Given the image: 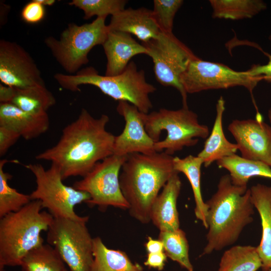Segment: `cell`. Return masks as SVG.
<instances>
[{
	"mask_svg": "<svg viewBox=\"0 0 271 271\" xmlns=\"http://www.w3.org/2000/svg\"><path fill=\"white\" fill-rule=\"evenodd\" d=\"M54 77L61 87L71 91H80L81 85H91L115 100L134 105L142 112L148 113L153 108L149 95L156 88L146 81L144 71L138 70L132 61L115 76L101 75L94 67H87L75 74L56 73Z\"/></svg>",
	"mask_w": 271,
	"mask_h": 271,
	"instance_id": "obj_5",
	"label": "cell"
},
{
	"mask_svg": "<svg viewBox=\"0 0 271 271\" xmlns=\"http://www.w3.org/2000/svg\"><path fill=\"white\" fill-rule=\"evenodd\" d=\"M39 3L41 4L44 6H51L55 3V0H37Z\"/></svg>",
	"mask_w": 271,
	"mask_h": 271,
	"instance_id": "obj_39",
	"label": "cell"
},
{
	"mask_svg": "<svg viewBox=\"0 0 271 271\" xmlns=\"http://www.w3.org/2000/svg\"><path fill=\"white\" fill-rule=\"evenodd\" d=\"M144 119L148 134L155 142L156 152L172 156L185 147L196 145L198 138L205 139L209 136L208 127L200 124L197 114L188 107L144 113Z\"/></svg>",
	"mask_w": 271,
	"mask_h": 271,
	"instance_id": "obj_6",
	"label": "cell"
},
{
	"mask_svg": "<svg viewBox=\"0 0 271 271\" xmlns=\"http://www.w3.org/2000/svg\"><path fill=\"white\" fill-rule=\"evenodd\" d=\"M15 92V88L0 84V102L10 103Z\"/></svg>",
	"mask_w": 271,
	"mask_h": 271,
	"instance_id": "obj_38",
	"label": "cell"
},
{
	"mask_svg": "<svg viewBox=\"0 0 271 271\" xmlns=\"http://www.w3.org/2000/svg\"><path fill=\"white\" fill-rule=\"evenodd\" d=\"M45 15V6L37 0H33L27 4L21 12L22 19L29 24H36L41 22L44 19Z\"/></svg>",
	"mask_w": 271,
	"mask_h": 271,
	"instance_id": "obj_33",
	"label": "cell"
},
{
	"mask_svg": "<svg viewBox=\"0 0 271 271\" xmlns=\"http://www.w3.org/2000/svg\"><path fill=\"white\" fill-rule=\"evenodd\" d=\"M179 173L170 178L154 200L150 210V220L160 231L180 228L177 202L181 189Z\"/></svg>",
	"mask_w": 271,
	"mask_h": 271,
	"instance_id": "obj_17",
	"label": "cell"
},
{
	"mask_svg": "<svg viewBox=\"0 0 271 271\" xmlns=\"http://www.w3.org/2000/svg\"><path fill=\"white\" fill-rule=\"evenodd\" d=\"M127 3L126 0H73L69 5L82 10L84 19L88 20L94 16H112L125 9Z\"/></svg>",
	"mask_w": 271,
	"mask_h": 271,
	"instance_id": "obj_31",
	"label": "cell"
},
{
	"mask_svg": "<svg viewBox=\"0 0 271 271\" xmlns=\"http://www.w3.org/2000/svg\"><path fill=\"white\" fill-rule=\"evenodd\" d=\"M22 271H64L66 268L56 249L42 244L30 250L22 259Z\"/></svg>",
	"mask_w": 271,
	"mask_h": 271,
	"instance_id": "obj_28",
	"label": "cell"
},
{
	"mask_svg": "<svg viewBox=\"0 0 271 271\" xmlns=\"http://www.w3.org/2000/svg\"><path fill=\"white\" fill-rule=\"evenodd\" d=\"M49 124L47 113L33 114L11 103H0V125L16 131L26 140L35 139L46 132Z\"/></svg>",
	"mask_w": 271,
	"mask_h": 271,
	"instance_id": "obj_19",
	"label": "cell"
},
{
	"mask_svg": "<svg viewBox=\"0 0 271 271\" xmlns=\"http://www.w3.org/2000/svg\"><path fill=\"white\" fill-rule=\"evenodd\" d=\"M106 18L97 17L91 23L80 26L70 24L59 40L52 36L45 39L46 46L67 73H77L88 63V55L91 49L102 45L109 32Z\"/></svg>",
	"mask_w": 271,
	"mask_h": 271,
	"instance_id": "obj_7",
	"label": "cell"
},
{
	"mask_svg": "<svg viewBox=\"0 0 271 271\" xmlns=\"http://www.w3.org/2000/svg\"><path fill=\"white\" fill-rule=\"evenodd\" d=\"M251 198L261 219L262 237L257 250L263 271L271 268V186L257 184L250 188Z\"/></svg>",
	"mask_w": 271,
	"mask_h": 271,
	"instance_id": "obj_20",
	"label": "cell"
},
{
	"mask_svg": "<svg viewBox=\"0 0 271 271\" xmlns=\"http://www.w3.org/2000/svg\"><path fill=\"white\" fill-rule=\"evenodd\" d=\"M268 271H271V268L269 269Z\"/></svg>",
	"mask_w": 271,
	"mask_h": 271,
	"instance_id": "obj_42",
	"label": "cell"
},
{
	"mask_svg": "<svg viewBox=\"0 0 271 271\" xmlns=\"http://www.w3.org/2000/svg\"><path fill=\"white\" fill-rule=\"evenodd\" d=\"M116 110L123 117L125 126L122 132L115 136L113 155L126 156L133 153L151 154L156 152L155 142L145 128L144 113L124 101H118Z\"/></svg>",
	"mask_w": 271,
	"mask_h": 271,
	"instance_id": "obj_15",
	"label": "cell"
},
{
	"mask_svg": "<svg viewBox=\"0 0 271 271\" xmlns=\"http://www.w3.org/2000/svg\"><path fill=\"white\" fill-rule=\"evenodd\" d=\"M213 18L237 20L250 19L266 9L261 0H210Z\"/></svg>",
	"mask_w": 271,
	"mask_h": 271,
	"instance_id": "obj_26",
	"label": "cell"
},
{
	"mask_svg": "<svg viewBox=\"0 0 271 271\" xmlns=\"http://www.w3.org/2000/svg\"><path fill=\"white\" fill-rule=\"evenodd\" d=\"M174 157L165 152L128 155L119 174L122 194L131 217L143 224L150 220L152 205L170 178L176 172Z\"/></svg>",
	"mask_w": 271,
	"mask_h": 271,
	"instance_id": "obj_3",
	"label": "cell"
},
{
	"mask_svg": "<svg viewBox=\"0 0 271 271\" xmlns=\"http://www.w3.org/2000/svg\"><path fill=\"white\" fill-rule=\"evenodd\" d=\"M168 257L178 262L187 271H193L189 255V244L185 232L181 229L160 231L159 239Z\"/></svg>",
	"mask_w": 271,
	"mask_h": 271,
	"instance_id": "obj_29",
	"label": "cell"
},
{
	"mask_svg": "<svg viewBox=\"0 0 271 271\" xmlns=\"http://www.w3.org/2000/svg\"><path fill=\"white\" fill-rule=\"evenodd\" d=\"M142 44L153 60L156 80L164 86L177 89L182 96L183 106L188 107L187 93L180 77L189 63L199 57L173 33L161 32L155 39Z\"/></svg>",
	"mask_w": 271,
	"mask_h": 271,
	"instance_id": "obj_9",
	"label": "cell"
},
{
	"mask_svg": "<svg viewBox=\"0 0 271 271\" xmlns=\"http://www.w3.org/2000/svg\"><path fill=\"white\" fill-rule=\"evenodd\" d=\"M205 203L208 231L202 255L234 243L243 229L253 221L254 208L250 189L234 185L229 174L221 177L216 192Z\"/></svg>",
	"mask_w": 271,
	"mask_h": 271,
	"instance_id": "obj_2",
	"label": "cell"
},
{
	"mask_svg": "<svg viewBox=\"0 0 271 271\" xmlns=\"http://www.w3.org/2000/svg\"><path fill=\"white\" fill-rule=\"evenodd\" d=\"M107 63L105 75L115 76L122 73L134 56L147 54L146 48L131 35L109 31L102 44Z\"/></svg>",
	"mask_w": 271,
	"mask_h": 271,
	"instance_id": "obj_16",
	"label": "cell"
},
{
	"mask_svg": "<svg viewBox=\"0 0 271 271\" xmlns=\"http://www.w3.org/2000/svg\"><path fill=\"white\" fill-rule=\"evenodd\" d=\"M262 80L261 76H252L249 69L237 71L223 64L199 58L189 63L180 77V82L187 93L242 86L252 95L253 89Z\"/></svg>",
	"mask_w": 271,
	"mask_h": 271,
	"instance_id": "obj_12",
	"label": "cell"
},
{
	"mask_svg": "<svg viewBox=\"0 0 271 271\" xmlns=\"http://www.w3.org/2000/svg\"><path fill=\"white\" fill-rule=\"evenodd\" d=\"M152 16L163 33H172L175 16L183 4L182 0H154Z\"/></svg>",
	"mask_w": 271,
	"mask_h": 271,
	"instance_id": "obj_32",
	"label": "cell"
},
{
	"mask_svg": "<svg viewBox=\"0 0 271 271\" xmlns=\"http://www.w3.org/2000/svg\"><path fill=\"white\" fill-rule=\"evenodd\" d=\"M9 162L6 159L0 161V218L20 210L32 200L30 195L18 192L11 187L8 181L12 175L4 170V165Z\"/></svg>",
	"mask_w": 271,
	"mask_h": 271,
	"instance_id": "obj_30",
	"label": "cell"
},
{
	"mask_svg": "<svg viewBox=\"0 0 271 271\" xmlns=\"http://www.w3.org/2000/svg\"><path fill=\"white\" fill-rule=\"evenodd\" d=\"M64 271H70V270H68L67 269H66Z\"/></svg>",
	"mask_w": 271,
	"mask_h": 271,
	"instance_id": "obj_41",
	"label": "cell"
},
{
	"mask_svg": "<svg viewBox=\"0 0 271 271\" xmlns=\"http://www.w3.org/2000/svg\"><path fill=\"white\" fill-rule=\"evenodd\" d=\"M93 256L91 271H143L124 252L108 248L99 237L93 238Z\"/></svg>",
	"mask_w": 271,
	"mask_h": 271,
	"instance_id": "obj_24",
	"label": "cell"
},
{
	"mask_svg": "<svg viewBox=\"0 0 271 271\" xmlns=\"http://www.w3.org/2000/svg\"><path fill=\"white\" fill-rule=\"evenodd\" d=\"M269 40L271 41V35L269 36ZM269 60L263 65H254L249 69L253 76L263 77V80L267 82L271 83V55H268Z\"/></svg>",
	"mask_w": 271,
	"mask_h": 271,
	"instance_id": "obj_35",
	"label": "cell"
},
{
	"mask_svg": "<svg viewBox=\"0 0 271 271\" xmlns=\"http://www.w3.org/2000/svg\"><path fill=\"white\" fill-rule=\"evenodd\" d=\"M173 164L175 170L183 173L189 180L195 200V216L207 229V207L203 199L201 187V168L203 164V160L198 156L190 155L184 158L174 157Z\"/></svg>",
	"mask_w": 271,
	"mask_h": 271,
	"instance_id": "obj_22",
	"label": "cell"
},
{
	"mask_svg": "<svg viewBox=\"0 0 271 271\" xmlns=\"http://www.w3.org/2000/svg\"><path fill=\"white\" fill-rule=\"evenodd\" d=\"M42 209L40 200H32L1 218L0 271L6 266H20L30 250L43 244L41 233L48 230L54 217Z\"/></svg>",
	"mask_w": 271,
	"mask_h": 271,
	"instance_id": "obj_4",
	"label": "cell"
},
{
	"mask_svg": "<svg viewBox=\"0 0 271 271\" xmlns=\"http://www.w3.org/2000/svg\"><path fill=\"white\" fill-rule=\"evenodd\" d=\"M88 221L54 218L48 229V244L56 249L70 271H91L93 238L86 226Z\"/></svg>",
	"mask_w": 271,
	"mask_h": 271,
	"instance_id": "obj_10",
	"label": "cell"
},
{
	"mask_svg": "<svg viewBox=\"0 0 271 271\" xmlns=\"http://www.w3.org/2000/svg\"><path fill=\"white\" fill-rule=\"evenodd\" d=\"M225 104L224 98L220 96L216 105V114L212 129L205 142L203 150L197 155L202 159L205 167H209L215 161L235 154L238 150L237 144L228 141L223 130Z\"/></svg>",
	"mask_w": 271,
	"mask_h": 271,
	"instance_id": "obj_21",
	"label": "cell"
},
{
	"mask_svg": "<svg viewBox=\"0 0 271 271\" xmlns=\"http://www.w3.org/2000/svg\"><path fill=\"white\" fill-rule=\"evenodd\" d=\"M126 156L112 155L97 163L83 179L73 187L88 193L90 206H97L102 211L108 206L128 209L119 183V172Z\"/></svg>",
	"mask_w": 271,
	"mask_h": 271,
	"instance_id": "obj_11",
	"label": "cell"
},
{
	"mask_svg": "<svg viewBox=\"0 0 271 271\" xmlns=\"http://www.w3.org/2000/svg\"><path fill=\"white\" fill-rule=\"evenodd\" d=\"M109 120L106 114L95 118L83 108L77 118L63 129L57 143L36 159L57 166L63 180L85 177L97 163L113 154L115 136L106 129Z\"/></svg>",
	"mask_w": 271,
	"mask_h": 271,
	"instance_id": "obj_1",
	"label": "cell"
},
{
	"mask_svg": "<svg viewBox=\"0 0 271 271\" xmlns=\"http://www.w3.org/2000/svg\"><path fill=\"white\" fill-rule=\"evenodd\" d=\"M25 167L36 178V188L29 195L31 200H40L43 208H47L54 218L76 221L89 219L88 216L78 215L74 208L82 202L86 203L90 199L89 194L65 185L57 166L52 164L47 170L39 164H29Z\"/></svg>",
	"mask_w": 271,
	"mask_h": 271,
	"instance_id": "obj_8",
	"label": "cell"
},
{
	"mask_svg": "<svg viewBox=\"0 0 271 271\" xmlns=\"http://www.w3.org/2000/svg\"><path fill=\"white\" fill-rule=\"evenodd\" d=\"M261 266L256 247L235 245L223 253L218 271H257Z\"/></svg>",
	"mask_w": 271,
	"mask_h": 271,
	"instance_id": "obj_27",
	"label": "cell"
},
{
	"mask_svg": "<svg viewBox=\"0 0 271 271\" xmlns=\"http://www.w3.org/2000/svg\"><path fill=\"white\" fill-rule=\"evenodd\" d=\"M14 88V95L10 103L25 111L45 114L56 103L54 95L45 85L26 88Z\"/></svg>",
	"mask_w": 271,
	"mask_h": 271,
	"instance_id": "obj_25",
	"label": "cell"
},
{
	"mask_svg": "<svg viewBox=\"0 0 271 271\" xmlns=\"http://www.w3.org/2000/svg\"><path fill=\"white\" fill-rule=\"evenodd\" d=\"M145 247L148 253H156L163 252L164 246L162 242L159 239H154L150 236L148 237Z\"/></svg>",
	"mask_w": 271,
	"mask_h": 271,
	"instance_id": "obj_37",
	"label": "cell"
},
{
	"mask_svg": "<svg viewBox=\"0 0 271 271\" xmlns=\"http://www.w3.org/2000/svg\"><path fill=\"white\" fill-rule=\"evenodd\" d=\"M167 256L163 252L148 253L147 258L144 262L145 265L161 270L163 269Z\"/></svg>",
	"mask_w": 271,
	"mask_h": 271,
	"instance_id": "obj_36",
	"label": "cell"
},
{
	"mask_svg": "<svg viewBox=\"0 0 271 271\" xmlns=\"http://www.w3.org/2000/svg\"><path fill=\"white\" fill-rule=\"evenodd\" d=\"M228 129L242 158L271 167V127L262 121L259 113L255 119L233 120Z\"/></svg>",
	"mask_w": 271,
	"mask_h": 271,
	"instance_id": "obj_14",
	"label": "cell"
},
{
	"mask_svg": "<svg viewBox=\"0 0 271 271\" xmlns=\"http://www.w3.org/2000/svg\"><path fill=\"white\" fill-rule=\"evenodd\" d=\"M107 26L109 31L133 35L142 43L155 39L161 32L153 19L152 10L144 7L124 9L111 16Z\"/></svg>",
	"mask_w": 271,
	"mask_h": 271,
	"instance_id": "obj_18",
	"label": "cell"
},
{
	"mask_svg": "<svg viewBox=\"0 0 271 271\" xmlns=\"http://www.w3.org/2000/svg\"><path fill=\"white\" fill-rule=\"evenodd\" d=\"M268 117L269 121H270V122L271 123V108H270V109L268 110Z\"/></svg>",
	"mask_w": 271,
	"mask_h": 271,
	"instance_id": "obj_40",
	"label": "cell"
},
{
	"mask_svg": "<svg viewBox=\"0 0 271 271\" xmlns=\"http://www.w3.org/2000/svg\"><path fill=\"white\" fill-rule=\"evenodd\" d=\"M21 137L16 131L0 125V156H3L8 150Z\"/></svg>",
	"mask_w": 271,
	"mask_h": 271,
	"instance_id": "obj_34",
	"label": "cell"
},
{
	"mask_svg": "<svg viewBox=\"0 0 271 271\" xmlns=\"http://www.w3.org/2000/svg\"><path fill=\"white\" fill-rule=\"evenodd\" d=\"M219 168L229 172L232 183L238 186H247L249 180L253 177L271 179V167L262 162L247 160L234 154L217 162Z\"/></svg>",
	"mask_w": 271,
	"mask_h": 271,
	"instance_id": "obj_23",
	"label": "cell"
},
{
	"mask_svg": "<svg viewBox=\"0 0 271 271\" xmlns=\"http://www.w3.org/2000/svg\"><path fill=\"white\" fill-rule=\"evenodd\" d=\"M1 83L18 88L45 85L31 55L16 42L0 41Z\"/></svg>",
	"mask_w": 271,
	"mask_h": 271,
	"instance_id": "obj_13",
	"label": "cell"
}]
</instances>
